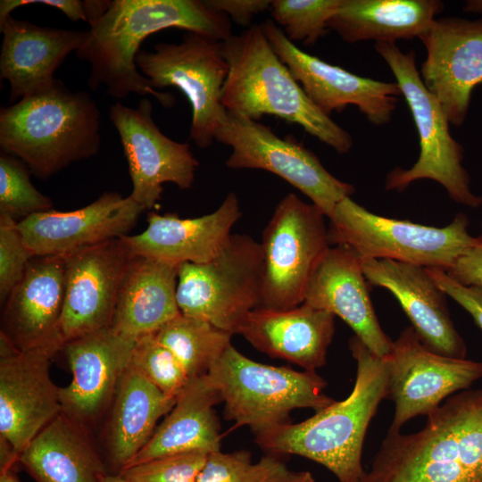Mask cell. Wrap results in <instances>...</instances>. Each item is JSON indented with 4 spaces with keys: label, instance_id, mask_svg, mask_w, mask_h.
<instances>
[{
    "label": "cell",
    "instance_id": "obj_1",
    "mask_svg": "<svg viewBox=\"0 0 482 482\" xmlns=\"http://www.w3.org/2000/svg\"><path fill=\"white\" fill-rule=\"evenodd\" d=\"M89 25L87 37L76 54L90 64V88L104 86L108 95L118 99L131 93L151 96L164 107L173 106L175 97L153 88L139 72L136 56L141 43L169 28L220 41L232 36L229 18L199 0H113Z\"/></svg>",
    "mask_w": 482,
    "mask_h": 482
},
{
    "label": "cell",
    "instance_id": "obj_2",
    "mask_svg": "<svg viewBox=\"0 0 482 482\" xmlns=\"http://www.w3.org/2000/svg\"><path fill=\"white\" fill-rule=\"evenodd\" d=\"M349 348L356 362L351 394L298 423H285L254 433L255 443L270 454H294L313 461L339 482H359L365 470L362 453L367 428L387 397L385 357L371 353L355 336Z\"/></svg>",
    "mask_w": 482,
    "mask_h": 482
},
{
    "label": "cell",
    "instance_id": "obj_3",
    "mask_svg": "<svg viewBox=\"0 0 482 482\" xmlns=\"http://www.w3.org/2000/svg\"><path fill=\"white\" fill-rule=\"evenodd\" d=\"M359 482H482V388L448 397L417 432H387Z\"/></svg>",
    "mask_w": 482,
    "mask_h": 482
},
{
    "label": "cell",
    "instance_id": "obj_4",
    "mask_svg": "<svg viewBox=\"0 0 482 482\" xmlns=\"http://www.w3.org/2000/svg\"><path fill=\"white\" fill-rule=\"evenodd\" d=\"M222 46L229 71L220 102L228 112L253 120L275 115L301 126L338 154L350 151L353 143L350 133L308 97L275 54L261 24L232 35Z\"/></svg>",
    "mask_w": 482,
    "mask_h": 482
},
{
    "label": "cell",
    "instance_id": "obj_5",
    "mask_svg": "<svg viewBox=\"0 0 482 482\" xmlns=\"http://www.w3.org/2000/svg\"><path fill=\"white\" fill-rule=\"evenodd\" d=\"M100 125V112L91 96L56 79L51 87L1 108L0 146L46 179L96 155Z\"/></svg>",
    "mask_w": 482,
    "mask_h": 482
},
{
    "label": "cell",
    "instance_id": "obj_6",
    "mask_svg": "<svg viewBox=\"0 0 482 482\" xmlns=\"http://www.w3.org/2000/svg\"><path fill=\"white\" fill-rule=\"evenodd\" d=\"M224 403V417L234 424L229 431L248 426L253 434L291 422L295 409L315 412L336 402L327 395V382L315 370L253 361L229 345L207 374Z\"/></svg>",
    "mask_w": 482,
    "mask_h": 482
},
{
    "label": "cell",
    "instance_id": "obj_7",
    "mask_svg": "<svg viewBox=\"0 0 482 482\" xmlns=\"http://www.w3.org/2000/svg\"><path fill=\"white\" fill-rule=\"evenodd\" d=\"M328 219L330 245L346 246L361 260L387 259L445 272L478 240L469 234L463 213L436 228L374 214L350 196Z\"/></svg>",
    "mask_w": 482,
    "mask_h": 482
},
{
    "label": "cell",
    "instance_id": "obj_8",
    "mask_svg": "<svg viewBox=\"0 0 482 482\" xmlns=\"http://www.w3.org/2000/svg\"><path fill=\"white\" fill-rule=\"evenodd\" d=\"M374 48L393 72L404 97L419 140L420 155L409 169L396 167L386 178V190L402 192L419 179H431L460 204L477 208L482 196L472 193L470 178L461 162L463 147L451 135L449 120L436 98L426 88L416 66V54L395 44L375 43Z\"/></svg>",
    "mask_w": 482,
    "mask_h": 482
},
{
    "label": "cell",
    "instance_id": "obj_9",
    "mask_svg": "<svg viewBox=\"0 0 482 482\" xmlns=\"http://www.w3.org/2000/svg\"><path fill=\"white\" fill-rule=\"evenodd\" d=\"M262 269L261 244L246 234H232L212 261L179 266L180 313L237 334L247 314L261 307Z\"/></svg>",
    "mask_w": 482,
    "mask_h": 482
},
{
    "label": "cell",
    "instance_id": "obj_10",
    "mask_svg": "<svg viewBox=\"0 0 482 482\" xmlns=\"http://www.w3.org/2000/svg\"><path fill=\"white\" fill-rule=\"evenodd\" d=\"M326 215L289 193L262 232L261 307L287 310L303 303L311 277L329 248Z\"/></svg>",
    "mask_w": 482,
    "mask_h": 482
},
{
    "label": "cell",
    "instance_id": "obj_11",
    "mask_svg": "<svg viewBox=\"0 0 482 482\" xmlns=\"http://www.w3.org/2000/svg\"><path fill=\"white\" fill-rule=\"evenodd\" d=\"M136 65L153 88L175 87L182 92L192 108L189 137L198 147H209L226 115L220 97L229 66L222 41L187 31L179 44L139 50Z\"/></svg>",
    "mask_w": 482,
    "mask_h": 482
},
{
    "label": "cell",
    "instance_id": "obj_12",
    "mask_svg": "<svg viewBox=\"0 0 482 482\" xmlns=\"http://www.w3.org/2000/svg\"><path fill=\"white\" fill-rule=\"evenodd\" d=\"M215 140L232 150L225 162L228 168L263 170L280 177L309 197L327 218L355 191L328 172L308 148L278 137L257 120L226 111Z\"/></svg>",
    "mask_w": 482,
    "mask_h": 482
},
{
    "label": "cell",
    "instance_id": "obj_13",
    "mask_svg": "<svg viewBox=\"0 0 482 482\" xmlns=\"http://www.w3.org/2000/svg\"><path fill=\"white\" fill-rule=\"evenodd\" d=\"M385 359L388 370L386 399L395 403L388 433L399 432L412 418L428 415L448 397L482 378V362L436 353L412 327L404 328L393 341Z\"/></svg>",
    "mask_w": 482,
    "mask_h": 482
},
{
    "label": "cell",
    "instance_id": "obj_14",
    "mask_svg": "<svg viewBox=\"0 0 482 482\" xmlns=\"http://www.w3.org/2000/svg\"><path fill=\"white\" fill-rule=\"evenodd\" d=\"M64 342L18 350L0 333V439L19 456L61 411V387L49 374Z\"/></svg>",
    "mask_w": 482,
    "mask_h": 482
},
{
    "label": "cell",
    "instance_id": "obj_15",
    "mask_svg": "<svg viewBox=\"0 0 482 482\" xmlns=\"http://www.w3.org/2000/svg\"><path fill=\"white\" fill-rule=\"evenodd\" d=\"M152 111L147 97H143L137 108L116 103L109 111L129 165V196L144 210L156 206L165 183L181 190L191 188L198 167L189 145L166 137L154 121Z\"/></svg>",
    "mask_w": 482,
    "mask_h": 482
},
{
    "label": "cell",
    "instance_id": "obj_16",
    "mask_svg": "<svg viewBox=\"0 0 482 482\" xmlns=\"http://www.w3.org/2000/svg\"><path fill=\"white\" fill-rule=\"evenodd\" d=\"M261 26L275 54L324 113L329 115L354 105L374 126L392 120L402 96L396 82L362 77L311 55L291 42L271 20Z\"/></svg>",
    "mask_w": 482,
    "mask_h": 482
},
{
    "label": "cell",
    "instance_id": "obj_17",
    "mask_svg": "<svg viewBox=\"0 0 482 482\" xmlns=\"http://www.w3.org/2000/svg\"><path fill=\"white\" fill-rule=\"evenodd\" d=\"M133 256L121 237L63 256L65 295L59 331L64 344L111 327L120 285Z\"/></svg>",
    "mask_w": 482,
    "mask_h": 482
},
{
    "label": "cell",
    "instance_id": "obj_18",
    "mask_svg": "<svg viewBox=\"0 0 482 482\" xmlns=\"http://www.w3.org/2000/svg\"><path fill=\"white\" fill-rule=\"evenodd\" d=\"M427 57L420 75L450 124L464 123L473 89L482 84V19L436 18L419 37Z\"/></svg>",
    "mask_w": 482,
    "mask_h": 482
},
{
    "label": "cell",
    "instance_id": "obj_19",
    "mask_svg": "<svg viewBox=\"0 0 482 482\" xmlns=\"http://www.w3.org/2000/svg\"><path fill=\"white\" fill-rule=\"evenodd\" d=\"M143 211L129 195L105 192L83 208L37 212L18 220L17 227L34 257L64 256L128 235Z\"/></svg>",
    "mask_w": 482,
    "mask_h": 482
},
{
    "label": "cell",
    "instance_id": "obj_20",
    "mask_svg": "<svg viewBox=\"0 0 482 482\" xmlns=\"http://www.w3.org/2000/svg\"><path fill=\"white\" fill-rule=\"evenodd\" d=\"M136 341L110 327L66 342L72 378L61 387L62 411L88 428L95 423L108 410Z\"/></svg>",
    "mask_w": 482,
    "mask_h": 482
},
{
    "label": "cell",
    "instance_id": "obj_21",
    "mask_svg": "<svg viewBox=\"0 0 482 482\" xmlns=\"http://www.w3.org/2000/svg\"><path fill=\"white\" fill-rule=\"evenodd\" d=\"M242 212L235 192H229L212 212L182 219L177 213L150 212L147 227L121 239L135 256L179 266L214 259L228 244L231 229Z\"/></svg>",
    "mask_w": 482,
    "mask_h": 482
},
{
    "label": "cell",
    "instance_id": "obj_22",
    "mask_svg": "<svg viewBox=\"0 0 482 482\" xmlns=\"http://www.w3.org/2000/svg\"><path fill=\"white\" fill-rule=\"evenodd\" d=\"M370 285L354 252L344 245L329 246L311 277L303 303L341 318L371 353L383 358L393 341L380 327Z\"/></svg>",
    "mask_w": 482,
    "mask_h": 482
},
{
    "label": "cell",
    "instance_id": "obj_23",
    "mask_svg": "<svg viewBox=\"0 0 482 482\" xmlns=\"http://www.w3.org/2000/svg\"><path fill=\"white\" fill-rule=\"evenodd\" d=\"M361 262L370 286L385 287L394 295L428 348L445 356L465 358L466 345L452 321L447 295L427 268L387 259Z\"/></svg>",
    "mask_w": 482,
    "mask_h": 482
},
{
    "label": "cell",
    "instance_id": "obj_24",
    "mask_svg": "<svg viewBox=\"0 0 482 482\" xmlns=\"http://www.w3.org/2000/svg\"><path fill=\"white\" fill-rule=\"evenodd\" d=\"M0 78L9 82L10 104L51 87L57 79L55 71L88 34L42 27L11 15L0 21Z\"/></svg>",
    "mask_w": 482,
    "mask_h": 482
},
{
    "label": "cell",
    "instance_id": "obj_25",
    "mask_svg": "<svg viewBox=\"0 0 482 482\" xmlns=\"http://www.w3.org/2000/svg\"><path fill=\"white\" fill-rule=\"evenodd\" d=\"M64 295V257H33L4 302L0 333L18 350L62 340L59 324Z\"/></svg>",
    "mask_w": 482,
    "mask_h": 482
},
{
    "label": "cell",
    "instance_id": "obj_26",
    "mask_svg": "<svg viewBox=\"0 0 482 482\" xmlns=\"http://www.w3.org/2000/svg\"><path fill=\"white\" fill-rule=\"evenodd\" d=\"M237 334L270 357L316 370L326 364L335 315L305 303L287 310L258 307L247 314Z\"/></svg>",
    "mask_w": 482,
    "mask_h": 482
},
{
    "label": "cell",
    "instance_id": "obj_27",
    "mask_svg": "<svg viewBox=\"0 0 482 482\" xmlns=\"http://www.w3.org/2000/svg\"><path fill=\"white\" fill-rule=\"evenodd\" d=\"M37 482H103L108 475L89 428L61 411L21 451Z\"/></svg>",
    "mask_w": 482,
    "mask_h": 482
},
{
    "label": "cell",
    "instance_id": "obj_28",
    "mask_svg": "<svg viewBox=\"0 0 482 482\" xmlns=\"http://www.w3.org/2000/svg\"><path fill=\"white\" fill-rule=\"evenodd\" d=\"M220 403L221 395L207 375L191 378L149 441L124 468L167 455L220 451V425L214 410Z\"/></svg>",
    "mask_w": 482,
    "mask_h": 482
},
{
    "label": "cell",
    "instance_id": "obj_29",
    "mask_svg": "<svg viewBox=\"0 0 482 482\" xmlns=\"http://www.w3.org/2000/svg\"><path fill=\"white\" fill-rule=\"evenodd\" d=\"M176 400L137 369L128 366L108 408L104 430L108 460L118 472L145 445L158 420L172 409Z\"/></svg>",
    "mask_w": 482,
    "mask_h": 482
},
{
    "label": "cell",
    "instance_id": "obj_30",
    "mask_svg": "<svg viewBox=\"0 0 482 482\" xmlns=\"http://www.w3.org/2000/svg\"><path fill=\"white\" fill-rule=\"evenodd\" d=\"M178 272V265L134 255L120 285L111 328L137 340L179 315Z\"/></svg>",
    "mask_w": 482,
    "mask_h": 482
},
{
    "label": "cell",
    "instance_id": "obj_31",
    "mask_svg": "<svg viewBox=\"0 0 482 482\" xmlns=\"http://www.w3.org/2000/svg\"><path fill=\"white\" fill-rule=\"evenodd\" d=\"M439 0H340L328 29L347 43L420 37L443 11Z\"/></svg>",
    "mask_w": 482,
    "mask_h": 482
},
{
    "label": "cell",
    "instance_id": "obj_32",
    "mask_svg": "<svg viewBox=\"0 0 482 482\" xmlns=\"http://www.w3.org/2000/svg\"><path fill=\"white\" fill-rule=\"evenodd\" d=\"M177 358L189 379L207 375L231 345V333L211 323L179 314L154 333Z\"/></svg>",
    "mask_w": 482,
    "mask_h": 482
},
{
    "label": "cell",
    "instance_id": "obj_33",
    "mask_svg": "<svg viewBox=\"0 0 482 482\" xmlns=\"http://www.w3.org/2000/svg\"><path fill=\"white\" fill-rule=\"evenodd\" d=\"M294 474L273 454L253 462L247 451L220 450L209 453L196 482H288Z\"/></svg>",
    "mask_w": 482,
    "mask_h": 482
},
{
    "label": "cell",
    "instance_id": "obj_34",
    "mask_svg": "<svg viewBox=\"0 0 482 482\" xmlns=\"http://www.w3.org/2000/svg\"><path fill=\"white\" fill-rule=\"evenodd\" d=\"M339 4L340 0H272L270 11L291 42L311 46L326 33Z\"/></svg>",
    "mask_w": 482,
    "mask_h": 482
},
{
    "label": "cell",
    "instance_id": "obj_35",
    "mask_svg": "<svg viewBox=\"0 0 482 482\" xmlns=\"http://www.w3.org/2000/svg\"><path fill=\"white\" fill-rule=\"evenodd\" d=\"M30 170L18 158L3 153L0 155V213L22 219L52 210L50 198L31 183Z\"/></svg>",
    "mask_w": 482,
    "mask_h": 482
},
{
    "label": "cell",
    "instance_id": "obj_36",
    "mask_svg": "<svg viewBox=\"0 0 482 482\" xmlns=\"http://www.w3.org/2000/svg\"><path fill=\"white\" fill-rule=\"evenodd\" d=\"M129 364L163 393L175 398L190 380L174 354L157 340L154 333L136 341Z\"/></svg>",
    "mask_w": 482,
    "mask_h": 482
},
{
    "label": "cell",
    "instance_id": "obj_37",
    "mask_svg": "<svg viewBox=\"0 0 482 482\" xmlns=\"http://www.w3.org/2000/svg\"><path fill=\"white\" fill-rule=\"evenodd\" d=\"M209 453L194 452L167 455L122 469L128 482H196Z\"/></svg>",
    "mask_w": 482,
    "mask_h": 482
},
{
    "label": "cell",
    "instance_id": "obj_38",
    "mask_svg": "<svg viewBox=\"0 0 482 482\" xmlns=\"http://www.w3.org/2000/svg\"><path fill=\"white\" fill-rule=\"evenodd\" d=\"M17 220L0 213V300L4 303L34 257L17 227Z\"/></svg>",
    "mask_w": 482,
    "mask_h": 482
},
{
    "label": "cell",
    "instance_id": "obj_39",
    "mask_svg": "<svg viewBox=\"0 0 482 482\" xmlns=\"http://www.w3.org/2000/svg\"><path fill=\"white\" fill-rule=\"evenodd\" d=\"M427 270L440 288L464 308L482 329V287L463 286L442 270Z\"/></svg>",
    "mask_w": 482,
    "mask_h": 482
},
{
    "label": "cell",
    "instance_id": "obj_40",
    "mask_svg": "<svg viewBox=\"0 0 482 482\" xmlns=\"http://www.w3.org/2000/svg\"><path fill=\"white\" fill-rule=\"evenodd\" d=\"M478 239V243L446 271L450 278L463 286L482 287V223Z\"/></svg>",
    "mask_w": 482,
    "mask_h": 482
},
{
    "label": "cell",
    "instance_id": "obj_41",
    "mask_svg": "<svg viewBox=\"0 0 482 482\" xmlns=\"http://www.w3.org/2000/svg\"><path fill=\"white\" fill-rule=\"evenodd\" d=\"M204 3L212 9L220 12L238 25H252L253 17L270 9V0H205Z\"/></svg>",
    "mask_w": 482,
    "mask_h": 482
},
{
    "label": "cell",
    "instance_id": "obj_42",
    "mask_svg": "<svg viewBox=\"0 0 482 482\" xmlns=\"http://www.w3.org/2000/svg\"><path fill=\"white\" fill-rule=\"evenodd\" d=\"M34 4H45L56 8L73 21H87L84 1L79 0H1L0 21L10 16L11 12L16 8Z\"/></svg>",
    "mask_w": 482,
    "mask_h": 482
},
{
    "label": "cell",
    "instance_id": "obj_43",
    "mask_svg": "<svg viewBox=\"0 0 482 482\" xmlns=\"http://www.w3.org/2000/svg\"><path fill=\"white\" fill-rule=\"evenodd\" d=\"M0 482H21L17 477L14 468L0 470Z\"/></svg>",
    "mask_w": 482,
    "mask_h": 482
},
{
    "label": "cell",
    "instance_id": "obj_44",
    "mask_svg": "<svg viewBox=\"0 0 482 482\" xmlns=\"http://www.w3.org/2000/svg\"><path fill=\"white\" fill-rule=\"evenodd\" d=\"M288 482H315L312 474L310 471L295 472Z\"/></svg>",
    "mask_w": 482,
    "mask_h": 482
},
{
    "label": "cell",
    "instance_id": "obj_45",
    "mask_svg": "<svg viewBox=\"0 0 482 482\" xmlns=\"http://www.w3.org/2000/svg\"><path fill=\"white\" fill-rule=\"evenodd\" d=\"M465 12L482 13V0H469L463 8Z\"/></svg>",
    "mask_w": 482,
    "mask_h": 482
},
{
    "label": "cell",
    "instance_id": "obj_46",
    "mask_svg": "<svg viewBox=\"0 0 482 482\" xmlns=\"http://www.w3.org/2000/svg\"><path fill=\"white\" fill-rule=\"evenodd\" d=\"M103 482H128L123 478H121L119 474L116 475H107Z\"/></svg>",
    "mask_w": 482,
    "mask_h": 482
}]
</instances>
